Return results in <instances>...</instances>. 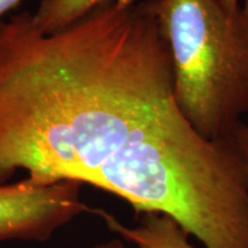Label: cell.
<instances>
[{"mask_svg":"<svg viewBox=\"0 0 248 248\" xmlns=\"http://www.w3.org/2000/svg\"><path fill=\"white\" fill-rule=\"evenodd\" d=\"M240 8H241V12H243L245 16L248 18V0H244L243 5L240 6Z\"/></svg>","mask_w":248,"mask_h":248,"instance_id":"8fae6325","label":"cell"},{"mask_svg":"<svg viewBox=\"0 0 248 248\" xmlns=\"http://www.w3.org/2000/svg\"><path fill=\"white\" fill-rule=\"evenodd\" d=\"M230 139L239 154L248 183V124L240 123L232 132Z\"/></svg>","mask_w":248,"mask_h":248,"instance_id":"52a82bcc","label":"cell"},{"mask_svg":"<svg viewBox=\"0 0 248 248\" xmlns=\"http://www.w3.org/2000/svg\"><path fill=\"white\" fill-rule=\"evenodd\" d=\"M101 216L110 231L115 232L137 248H194L187 232L171 217L159 213H142L135 226H125L104 209H93Z\"/></svg>","mask_w":248,"mask_h":248,"instance_id":"5b68a950","label":"cell"},{"mask_svg":"<svg viewBox=\"0 0 248 248\" xmlns=\"http://www.w3.org/2000/svg\"><path fill=\"white\" fill-rule=\"evenodd\" d=\"M90 248H129V247L124 244V241L122 239L116 238V239H111V240L105 241V243L94 245V246Z\"/></svg>","mask_w":248,"mask_h":248,"instance_id":"ba28073f","label":"cell"},{"mask_svg":"<svg viewBox=\"0 0 248 248\" xmlns=\"http://www.w3.org/2000/svg\"><path fill=\"white\" fill-rule=\"evenodd\" d=\"M82 183L39 184L29 178L0 184V241L45 243L62 226L93 209L83 202Z\"/></svg>","mask_w":248,"mask_h":248,"instance_id":"277c9868","label":"cell"},{"mask_svg":"<svg viewBox=\"0 0 248 248\" xmlns=\"http://www.w3.org/2000/svg\"><path fill=\"white\" fill-rule=\"evenodd\" d=\"M168 43L178 109L201 136L226 139L248 113V18L219 0H151Z\"/></svg>","mask_w":248,"mask_h":248,"instance_id":"3957f363","label":"cell"},{"mask_svg":"<svg viewBox=\"0 0 248 248\" xmlns=\"http://www.w3.org/2000/svg\"><path fill=\"white\" fill-rule=\"evenodd\" d=\"M86 184L136 212L171 217L206 248H248V183L230 137H202L176 110L114 155Z\"/></svg>","mask_w":248,"mask_h":248,"instance_id":"7a4b0ae2","label":"cell"},{"mask_svg":"<svg viewBox=\"0 0 248 248\" xmlns=\"http://www.w3.org/2000/svg\"><path fill=\"white\" fill-rule=\"evenodd\" d=\"M219 1H221V4L223 7H224L225 11L231 14L237 13L241 6L239 0H219Z\"/></svg>","mask_w":248,"mask_h":248,"instance_id":"30bf717a","label":"cell"},{"mask_svg":"<svg viewBox=\"0 0 248 248\" xmlns=\"http://www.w3.org/2000/svg\"><path fill=\"white\" fill-rule=\"evenodd\" d=\"M108 0H42L32 14L35 27L43 33L63 29Z\"/></svg>","mask_w":248,"mask_h":248,"instance_id":"8992f818","label":"cell"},{"mask_svg":"<svg viewBox=\"0 0 248 248\" xmlns=\"http://www.w3.org/2000/svg\"><path fill=\"white\" fill-rule=\"evenodd\" d=\"M21 0H0V18L20 4Z\"/></svg>","mask_w":248,"mask_h":248,"instance_id":"9c48e42d","label":"cell"},{"mask_svg":"<svg viewBox=\"0 0 248 248\" xmlns=\"http://www.w3.org/2000/svg\"><path fill=\"white\" fill-rule=\"evenodd\" d=\"M177 107L151 0H108L51 33L0 20V184H82Z\"/></svg>","mask_w":248,"mask_h":248,"instance_id":"6da1fadb","label":"cell"}]
</instances>
